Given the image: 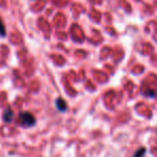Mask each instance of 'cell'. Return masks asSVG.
<instances>
[{
    "mask_svg": "<svg viewBox=\"0 0 157 157\" xmlns=\"http://www.w3.org/2000/svg\"><path fill=\"white\" fill-rule=\"evenodd\" d=\"M18 120H20L21 126L25 127V128H29L36 125V117L30 113V112H21L18 115Z\"/></svg>",
    "mask_w": 157,
    "mask_h": 157,
    "instance_id": "obj_1",
    "label": "cell"
},
{
    "mask_svg": "<svg viewBox=\"0 0 157 157\" xmlns=\"http://www.w3.org/2000/svg\"><path fill=\"white\" fill-rule=\"evenodd\" d=\"M55 105H56V109L58 110L59 112H66L67 111V102L63 100L61 97H58V98L55 100Z\"/></svg>",
    "mask_w": 157,
    "mask_h": 157,
    "instance_id": "obj_2",
    "label": "cell"
},
{
    "mask_svg": "<svg viewBox=\"0 0 157 157\" xmlns=\"http://www.w3.org/2000/svg\"><path fill=\"white\" fill-rule=\"evenodd\" d=\"M14 118V113L10 108H7V109L3 111L2 113V120L5 123H11Z\"/></svg>",
    "mask_w": 157,
    "mask_h": 157,
    "instance_id": "obj_3",
    "label": "cell"
},
{
    "mask_svg": "<svg viewBox=\"0 0 157 157\" xmlns=\"http://www.w3.org/2000/svg\"><path fill=\"white\" fill-rule=\"evenodd\" d=\"M145 153H146L145 147H140L139 150L136 151V153L133 154V157H144Z\"/></svg>",
    "mask_w": 157,
    "mask_h": 157,
    "instance_id": "obj_4",
    "label": "cell"
},
{
    "mask_svg": "<svg viewBox=\"0 0 157 157\" xmlns=\"http://www.w3.org/2000/svg\"><path fill=\"white\" fill-rule=\"evenodd\" d=\"M6 36H7V30H6V27H5V25H3L2 20L0 17V37L5 38Z\"/></svg>",
    "mask_w": 157,
    "mask_h": 157,
    "instance_id": "obj_5",
    "label": "cell"
}]
</instances>
